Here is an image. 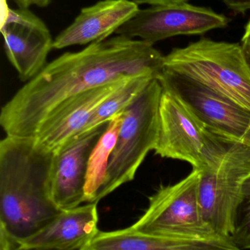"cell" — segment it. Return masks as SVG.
Segmentation results:
<instances>
[{"label": "cell", "mask_w": 250, "mask_h": 250, "mask_svg": "<svg viewBox=\"0 0 250 250\" xmlns=\"http://www.w3.org/2000/svg\"><path fill=\"white\" fill-rule=\"evenodd\" d=\"M154 45L117 35L62 54L3 105L1 128L6 135L35 138L48 117L74 97L116 81L159 77L164 56Z\"/></svg>", "instance_id": "1"}, {"label": "cell", "mask_w": 250, "mask_h": 250, "mask_svg": "<svg viewBox=\"0 0 250 250\" xmlns=\"http://www.w3.org/2000/svg\"><path fill=\"white\" fill-rule=\"evenodd\" d=\"M53 155L35 138L0 141V230L19 245L62 211L50 192Z\"/></svg>", "instance_id": "2"}, {"label": "cell", "mask_w": 250, "mask_h": 250, "mask_svg": "<svg viewBox=\"0 0 250 250\" xmlns=\"http://www.w3.org/2000/svg\"><path fill=\"white\" fill-rule=\"evenodd\" d=\"M164 66L250 111V67L240 44L202 38L173 48Z\"/></svg>", "instance_id": "3"}, {"label": "cell", "mask_w": 250, "mask_h": 250, "mask_svg": "<svg viewBox=\"0 0 250 250\" xmlns=\"http://www.w3.org/2000/svg\"><path fill=\"white\" fill-rule=\"evenodd\" d=\"M161 93L159 80L154 79L139 99L123 112V123L98 201L134 180L148 153L155 150L159 129Z\"/></svg>", "instance_id": "4"}, {"label": "cell", "mask_w": 250, "mask_h": 250, "mask_svg": "<svg viewBox=\"0 0 250 250\" xmlns=\"http://www.w3.org/2000/svg\"><path fill=\"white\" fill-rule=\"evenodd\" d=\"M230 144L211 132L175 94L162 86L156 154L187 162L193 169L204 170L216 166Z\"/></svg>", "instance_id": "5"}, {"label": "cell", "mask_w": 250, "mask_h": 250, "mask_svg": "<svg viewBox=\"0 0 250 250\" xmlns=\"http://www.w3.org/2000/svg\"><path fill=\"white\" fill-rule=\"evenodd\" d=\"M250 180V147L229 146L216 166L201 170L198 202L205 223L222 236L233 233L238 208Z\"/></svg>", "instance_id": "6"}, {"label": "cell", "mask_w": 250, "mask_h": 250, "mask_svg": "<svg viewBox=\"0 0 250 250\" xmlns=\"http://www.w3.org/2000/svg\"><path fill=\"white\" fill-rule=\"evenodd\" d=\"M201 173V170L193 169L180 182L160 187L150 197L148 208L131 229L146 234L181 239L220 236L205 223L200 209Z\"/></svg>", "instance_id": "7"}, {"label": "cell", "mask_w": 250, "mask_h": 250, "mask_svg": "<svg viewBox=\"0 0 250 250\" xmlns=\"http://www.w3.org/2000/svg\"><path fill=\"white\" fill-rule=\"evenodd\" d=\"M217 136L250 147V111L208 88L164 69L158 78Z\"/></svg>", "instance_id": "8"}, {"label": "cell", "mask_w": 250, "mask_h": 250, "mask_svg": "<svg viewBox=\"0 0 250 250\" xmlns=\"http://www.w3.org/2000/svg\"><path fill=\"white\" fill-rule=\"evenodd\" d=\"M230 21L212 9L182 2L139 10L115 34L154 44L179 35H204L227 27Z\"/></svg>", "instance_id": "9"}, {"label": "cell", "mask_w": 250, "mask_h": 250, "mask_svg": "<svg viewBox=\"0 0 250 250\" xmlns=\"http://www.w3.org/2000/svg\"><path fill=\"white\" fill-rule=\"evenodd\" d=\"M1 32L9 62L20 80L29 82L45 67L54 48L49 29L29 9L7 7Z\"/></svg>", "instance_id": "10"}, {"label": "cell", "mask_w": 250, "mask_h": 250, "mask_svg": "<svg viewBox=\"0 0 250 250\" xmlns=\"http://www.w3.org/2000/svg\"><path fill=\"white\" fill-rule=\"evenodd\" d=\"M109 123L77 135L54 153L50 171V192L53 202L61 211L76 208L85 203L90 157Z\"/></svg>", "instance_id": "11"}, {"label": "cell", "mask_w": 250, "mask_h": 250, "mask_svg": "<svg viewBox=\"0 0 250 250\" xmlns=\"http://www.w3.org/2000/svg\"><path fill=\"white\" fill-rule=\"evenodd\" d=\"M130 79L116 81L66 101L44 122L35 138L46 149L57 152L77 136L99 107Z\"/></svg>", "instance_id": "12"}, {"label": "cell", "mask_w": 250, "mask_h": 250, "mask_svg": "<svg viewBox=\"0 0 250 250\" xmlns=\"http://www.w3.org/2000/svg\"><path fill=\"white\" fill-rule=\"evenodd\" d=\"M139 10V4L132 0H102L84 7L73 23L54 38L53 48L90 45L107 39Z\"/></svg>", "instance_id": "13"}, {"label": "cell", "mask_w": 250, "mask_h": 250, "mask_svg": "<svg viewBox=\"0 0 250 250\" xmlns=\"http://www.w3.org/2000/svg\"><path fill=\"white\" fill-rule=\"evenodd\" d=\"M97 204L62 211L49 224L20 244L25 248L82 250L98 234Z\"/></svg>", "instance_id": "14"}, {"label": "cell", "mask_w": 250, "mask_h": 250, "mask_svg": "<svg viewBox=\"0 0 250 250\" xmlns=\"http://www.w3.org/2000/svg\"><path fill=\"white\" fill-rule=\"evenodd\" d=\"M82 250H243L230 237L181 239L140 233L131 229L98 232Z\"/></svg>", "instance_id": "15"}, {"label": "cell", "mask_w": 250, "mask_h": 250, "mask_svg": "<svg viewBox=\"0 0 250 250\" xmlns=\"http://www.w3.org/2000/svg\"><path fill=\"white\" fill-rule=\"evenodd\" d=\"M123 112L113 117L91 153L85 188V203L98 204L112 152L115 146Z\"/></svg>", "instance_id": "16"}, {"label": "cell", "mask_w": 250, "mask_h": 250, "mask_svg": "<svg viewBox=\"0 0 250 250\" xmlns=\"http://www.w3.org/2000/svg\"><path fill=\"white\" fill-rule=\"evenodd\" d=\"M155 79L158 78L142 76L130 79L99 107L79 135L109 123L117 114L124 112L139 99L148 85Z\"/></svg>", "instance_id": "17"}, {"label": "cell", "mask_w": 250, "mask_h": 250, "mask_svg": "<svg viewBox=\"0 0 250 250\" xmlns=\"http://www.w3.org/2000/svg\"><path fill=\"white\" fill-rule=\"evenodd\" d=\"M230 239L240 249L250 250V180L245 187L243 199L238 208L234 230Z\"/></svg>", "instance_id": "18"}, {"label": "cell", "mask_w": 250, "mask_h": 250, "mask_svg": "<svg viewBox=\"0 0 250 250\" xmlns=\"http://www.w3.org/2000/svg\"><path fill=\"white\" fill-rule=\"evenodd\" d=\"M230 10L236 13H245L250 10V0H223Z\"/></svg>", "instance_id": "19"}, {"label": "cell", "mask_w": 250, "mask_h": 250, "mask_svg": "<svg viewBox=\"0 0 250 250\" xmlns=\"http://www.w3.org/2000/svg\"><path fill=\"white\" fill-rule=\"evenodd\" d=\"M241 47L247 62L250 67V20L245 28V32L241 40Z\"/></svg>", "instance_id": "20"}, {"label": "cell", "mask_w": 250, "mask_h": 250, "mask_svg": "<svg viewBox=\"0 0 250 250\" xmlns=\"http://www.w3.org/2000/svg\"><path fill=\"white\" fill-rule=\"evenodd\" d=\"M21 8H28L32 6L44 7L48 6L53 0H13Z\"/></svg>", "instance_id": "21"}, {"label": "cell", "mask_w": 250, "mask_h": 250, "mask_svg": "<svg viewBox=\"0 0 250 250\" xmlns=\"http://www.w3.org/2000/svg\"><path fill=\"white\" fill-rule=\"evenodd\" d=\"M132 1H135L137 4H146L151 6H157L187 2L189 0H132Z\"/></svg>", "instance_id": "22"}, {"label": "cell", "mask_w": 250, "mask_h": 250, "mask_svg": "<svg viewBox=\"0 0 250 250\" xmlns=\"http://www.w3.org/2000/svg\"><path fill=\"white\" fill-rule=\"evenodd\" d=\"M15 250H55V249H45V248H25V247L20 246L19 245Z\"/></svg>", "instance_id": "23"}]
</instances>
